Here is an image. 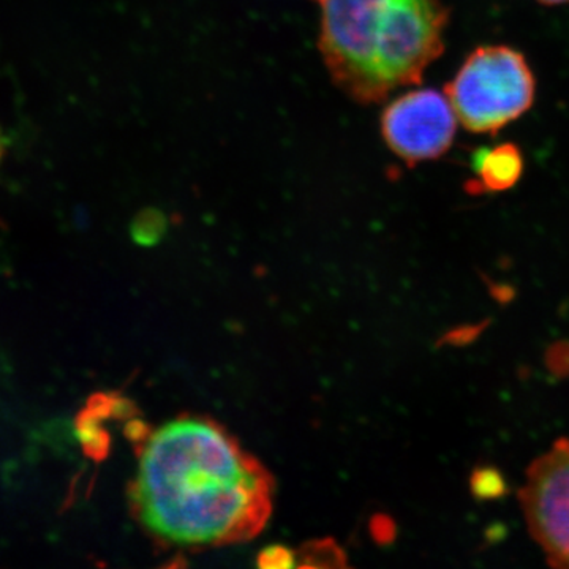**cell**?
<instances>
[{
    "label": "cell",
    "mask_w": 569,
    "mask_h": 569,
    "mask_svg": "<svg viewBox=\"0 0 569 569\" xmlns=\"http://www.w3.org/2000/svg\"><path fill=\"white\" fill-rule=\"evenodd\" d=\"M132 501L142 526L170 545H227L263 529L271 481L219 426L179 418L144 441Z\"/></svg>",
    "instance_id": "6da1fadb"
},
{
    "label": "cell",
    "mask_w": 569,
    "mask_h": 569,
    "mask_svg": "<svg viewBox=\"0 0 569 569\" xmlns=\"http://www.w3.org/2000/svg\"><path fill=\"white\" fill-rule=\"evenodd\" d=\"M535 91L533 71L526 58L496 44L468 56L449 82L447 96L467 130L496 133L530 110Z\"/></svg>",
    "instance_id": "7a4b0ae2"
},
{
    "label": "cell",
    "mask_w": 569,
    "mask_h": 569,
    "mask_svg": "<svg viewBox=\"0 0 569 569\" xmlns=\"http://www.w3.org/2000/svg\"><path fill=\"white\" fill-rule=\"evenodd\" d=\"M320 50L332 80L356 102H380L373 78L377 41L410 0H316Z\"/></svg>",
    "instance_id": "3957f363"
},
{
    "label": "cell",
    "mask_w": 569,
    "mask_h": 569,
    "mask_svg": "<svg viewBox=\"0 0 569 569\" xmlns=\"http://www.w3.org/2000/svg\"><path fill=\"white\" fill-rule=\"evenodd\" d=\"M458 116L448 96L436 89L403 93L381 116V133L397 157L415 164L438 159L451 148Z\"/></svg>",
    "instance_id": "277c9868"
},
{
    "label": "cell",
    "mask_w": 569,
    "mask_h": 569,
    "mask_svg": "<svg viewBox=\"0 0 569 569\" xmlns=\"http://www.w3.org/2000/svg\"><path fill=\"white\" fill-rule=\"evenodd\" d=\"M520 503L550 565L569 568V440L557 441L530 467Z\"/></svg>",
    "instance_id": "5b68a950"
},
{
    "label": "cell",
    "mask_w": 569,
    "mask_h": 569,
    "mask_svg": "<svg viewBox=\"0 0 569 569\" xmlns=\"http://www.w3.org/2000/svg\"><path fill=\"white\" fill-rule=\"evenodd\" d=\"M473 171L481 190L503 192L518 183L523 173L522 152L516 144H498L479 149L473 157Z\"/></svg>",
    "instance_id": "8992f818"
},
{
    "label": "cell",
    "mask_w": 569,
    "mask_h": 569,
    "mask_svg": "<svg viewBox=\"0 0 569 569\" xmlns=\"http://www.w3.org/2000/svg\"><path fill=\"white\" fill-rule=\"evenodd\" d=\"M103 419L82 408L74 418V430L86 458L93 462H102L110 455L111 437L102 427Z\"/></svg>",
    "instance_id": "52a82bcc"
},
{
    "label": "cell",
    "mask_w": 569,
    "mask_h": 569,
    "mask_svg": "<svg viewBox=\"0 0 569 569\" xmlns=\"http://www.w3.org/2000/svg\"><path fill=\"white\" fill-rule=\"evenodd\" d=\"M470 490L478 500H497L507 493V482L497 468H477L470 478Z\"/></svg>",
    "instance_id": "ba28073f"
},
{
    "label": "cell",
    "mask_w": 569,
    "mask_h": 569,
    "mask_svg": "<svg viewBox=\"0 0 569 569\" xmlns=\"http://www.w3.org/2000/svg\"><path fill=\"white\" fill-rule=\"evenodd\" d=\"M164 220L162 213L142 212L132 223V236L140 246H153L162 239Z\"/></svg>",
    "instance_id": "9c48e42d"
},
{
    "label": "cell",
    "mask_w": 569,
    "mask_h": 569,
    "mask_svg": "<svg viewBox=\"0 0 569 569\" xmlns=\"http://www.w3.org/2000/svg\"><path fill=\"white\" fill-rule=\"evenodd\" d=\"M257 565L263 569H291L298 567L291 549L282 545L268 546L258 553Z\"/></svg>",
    "instance_id": "30bf717a"
},
{
    "label": "cell",
    "mask_w": 569,
    "mask_h": 569,
    "mask_svg": "<svg viewBox=\"0 0 569 569\" xmlns=\"http://www.w3.org/2000/svg\"><path fill=\"white\" fill-rule=\"evenodd\" d=\"M370 530H372L373 538L378 542H388L395 538V523H392L391 519L385 518V516L373 519L372 523H370Z\"/></svg>",
    "instance_id": "8fae6325"
},
{
    "label": "cell",
    "mask_w": 569,
    "mask_h": 569,
    "mask_svg": "<svg viewBox=\"0 0 569 569\" xmlns=\"http://www.w3.org/2000/svg\"><path fill=\"white\" fill-rule=\"evenodd\" d=\"M481 325L456 329V331L449 332V335L445 337V343H452V346H463V343H470L471 340L477 339L479 332H481Z\"/></svg>",
    "instance_id": "7c38bea8"
},
{
    "label": "cell",
    "mask_w": 569,
    "mask_h": 569,
    "mask_svg": "<svg viewBox=\"0 0 569 569\" xmlns=\"http://www.w3.org/2000/svg\"><path fill=\"white\" fill-rule=\"evenodd\" d=\"M126 436L129 440H132L133 443H144L148 440L149 436V427L141 421V419H130L129 425L126 426Z\"/></svg>",
    "instance_id": "4fadbf2b"
},
{
    "label": "cell",
    "mask_w": 569,
    "mask_h": 569,
    "mask_svg": "<svg viewBox=\"0 0 569 569\" xmlns=\"http://www.w3.org/2000/svg\"><path fill=\"white\" fill-rule=\"evenodd\" d=\"M538 2L546 3V6H560V3H568L569 0H538Z\"/></svg>",
    "instance_id": "5bb4252c"
},
{
    "label": "cell",
    "mask_w": 569,
    "mask_h": 569,
    "mask_svg": "<svg viewBox=\"0 0 569 569\" xmlns=\"http://www.w3.org/2000/svg\"><path fill=\"white\" fill-rule=\"evenodd\" d=\"M0 159H2V140H0Z\"/></svg>",
    "instance_id": "9a60e30c"
}]
</instances>
